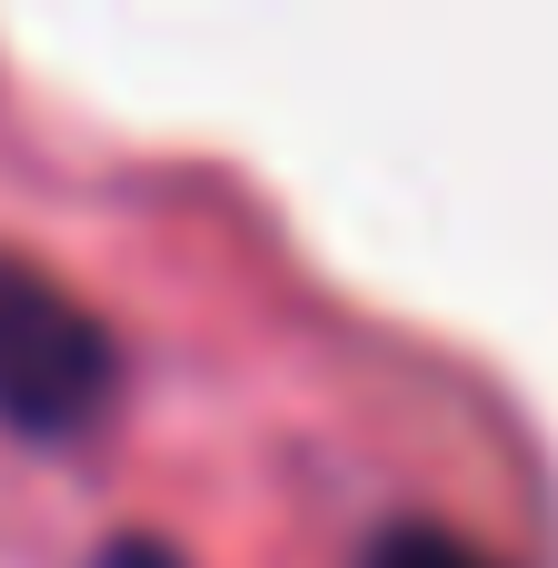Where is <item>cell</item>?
Returning a JSON list of instances; mask_svg holds the SVG:
<instances>
[{
  "label": "cell",
  "instance_id": "6da1fadb",
  "mask_svg": "<svg viewBox=\"0 0 558 568\" xmlns=\"http://www.w3.org/2000/svg\"><path fill=\"white\" fill-rule=\"evenodd\" d=\"M120 399V339L90 300H70L40 260L0 250V429L80 439Z\"/></svg>",
  "mask_w": 558,
  "mask_h": 568
},
{
  "label": "cell",
  "instance_id": "7a4b0ae2",
  "mask_svg": "<svg viewBox=\"0 0 558 568\" xmlns=\"http://www.w3.org/2000/svg\"><path fill=\"white\" fill-rule=\"evenodd\" d=\"M359 568H509V559L479 549V539H459V529H439V519H399V529L369 539Z\"/></svg>",
  "mask_w": 558,
  "mask_h": 568
},
{
  "label": "cell",
  "instance_id": "3957f363",
  "mask_svg": "<svg viewBox=\"0 0 558 568\" xmlns=\"http://www.w3.org/2000/svg\"><path fill=\"white\" fill-rule=\"evenodd\" d=\"M100 568H180V549H160V539H110Z\"/></svg>",
  "mask_w": 558,
  "mask_h": 568
}]
</instances>
